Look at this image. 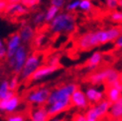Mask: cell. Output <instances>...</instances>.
<instances>
[{
	"instance_id": "1",
	"label": "cell",
	"mask_w": 122,
	"mask_h": 121,
	"mask_svg": "<svg viewBox=\"0 0 122 121\" xmlns=\"http://www.w3.org/2000/svg\"><path fill=\"white\" fill-rule=\"evenodd\" d=\"M78 88L75 82H69L51 89L46 109L50 117L59 116L71 107V95Z\"/></svg>"
},
{
	"instance_id": "2",
	"label": "cell",
	"mask_w": 122,
	"mask_h": 121,
	"mask_svg": "<svg viewBox=\"0 0 122 121\" xmlns=\"http://www.w3.org/2000/svg\"><path fill=\"white\" fill-rule=\"evenodd\" d=\"M120 34L121 33L118 27L89 31L78 37L76 40V45L78 49L81 51H89L98 46L114 42Z\"/></svg>"
},
{
	"instance_id": "3",
	"label": "cell",
	"mask_w": 122,
	"mask_h": 121,
	"mask_svg": "<svg viewBox=\"0 0 122 121\" xmlns=\"http://www.w3.org/2000/svg\"><path fill=\"white\" fill-rule=\"evenodd\" d=\"M49 30L55 34H71L76 30V18L69 12H60L49 23Z\"/></svg>"
},
{
	"instance_id": "4",
	"label": "cell",
	"mask_w": 122,
	"mask_h": 121,
	"mask_svg": "<svg viewBox=\"0 0 122 121\" xmlns=\"http://www.w3.org/2000/svg\"><path fill=\"white\" fill-rule=\"evenodd\" d=\"M51 89L47 86H38L30 89L24 96V100L30 107L45 106L50 95Z\"/></svg>"
},
{
	"instance_id": "5",
	"label": "cell",
	"mask_w": 122,
	"mask_h": 121,
	"mask_svg": "<svg viewBox=\"0 0 122 121\" xmlns=\"http://www.w3.org/2000/svg\"><path fill=\"white\" fill-rule=\"evenodd\" d=\"M42 59H43V56L39 53H33L31 55H28V58L26 60L25 64H24V66L20 72V75L18 76L21 81H29L31 78L34 72L42 66Z\"/></svg>"
},
{
	"instance_id": "6",
	"label": "cell",
	"mask_w": 122,
	"mask_h": 121,
	"mask_svg": "<svg viewBox=\"0 0 122 121\" xmlns=\"http://www.w3.org/2000/svg\"><path fill=\"white\" fill-rule=\"evenodd\" d=\"M27 58H28V50L26 49L25 46L22 45L19 49L17 50L15 55L11 59L8 60V65L11 68L12 71L14 72L15 76L20 75V72L23 69L24 64H25Z\"/></svg>"
},
{
	"instance_id": "7",
	"label": "cell",
	"mask_w": 122,
	"mask_h": 121,
	"mask_svg": "<svg viewBox=\"0 0 122 121\" xmlns=\"http://www.w3.org/2000/svg\"><path fill=\"white\" fill-rule=\"evenodd\" d=\"M21 104L22 98L17 93H15L13 96H11L9 98L0 100V113L9 115V114L18 112Z\"/></svg>"
},
{
	"instance_id": "8",
	"label": "cell",
	"mask_w": 122,
	"mask_h": 121,
	"mask_svg": "<svg viewBox=\"0 0 122 121\" xmlns=\"http://www.w3.org/2000/svg\"><path fill=\"white\" fill-rule=\"evenodd\" d=\"M71 106H74L78 110H86L89 107V102L86 99L84 91L77 88L76 91L71 95Z\"/></svg>"
},
{
	"instance_id": "9",
	"label": "cell",
	"mask_w": 122,
	"mask_h": 121,
	"mask_svg": "<svg viewBox=\"0 0 122 121\" xmlns=\"http://www.w3.org/2000/svg\"><path fill=\"white\" fill-rule=\"evenodd\" d=\"M27 118L29 121H49L50 115L46 109V106H35L29 108Z\"/></svg>"
},
{
	"instance_id": "10",
	"label": "cell",
	"mask_w": 122,
	"mask_h": 121,
	"mask_svg": "<svg viewBox=\"0 0 122 121\" xmlns=\"http://www.w3.org/2000/svg\"><path fill=\"white\" fill-rule=\"evenodd\" d=\"M21 46H22V41H21L19 34L18 33L11 34L7 40V43H6V51H7L6 58H7V60L13 57L15 55V53L17 52V50Z\"/></svg>"
},
{
	"instance_id": "11",
	"label": "cell",
	"mask_w": 122,
	"mask_h": 121,
	"mask_svg": "<svg viewBox=\"0 0 122 121\" xmlns=\"http://www.w3.org/2000/svg\"><path fill=\"white\" fill-rule=\"evenodd\" d=\"M105 99L108 100L110 103L117 101L119 98L122 97V84L117 81L113 83L112 86H108L105 88L104 91Z\"/></svg>"
},
{
	"instance_id": "12",
	"label": "cell",
	"mask_w": 122,
	"mask_h": 121,
	"mask_svg": "<svg viewBox=\"0 0 122 121\" xmlns=\"http://www.w3.org/2000/svg\"><path fill=\"white\" fill-rule=\"evenodd\" d=\"M59 68L60 66H50V65H43L34 72L30 80H31L32 81H42V80H44L45 77L53 75L55 71H57L59 70Z\"/></svg>"
},
{
	"instance_id": "13",
	"label": "cell",
	"mask_w": 122,
	"mask_h": 121,
	"mask_svg": "<svg viewBox=\"0 0 122 121\" xmlns=\"http://www.w3.org/2000/svg\"><path fill=\"white\" fill-rule=\"evenodd\" d=\"M84 94L86 96V99L89 102V104H96L102 99H104V91L99 89L96 86H89L85 89Z\"/></svg>"
},
{
	"instance_id": "14",
	"label": "cell",
	"mask_w": 122,
	"mask_h": 121,
	"mask_svg": "<svg viewBox=\"0 0 122 121\" xmlns=\"http://www.w3.org/2000/svg\"><path fill=\"white\" fill-rule=\"evenodd\" d=\"M107 69H108V66L99 69V70H96L89 75L88 81L92 84V86L105 84L106 77H107Z\"/></svg>"
},
{
	"instance_id": "15",
	"label": "cell",
	"mask_w": 122,
	"mask_h": 121,
	"mask_svg": "<svg viewBox=\"0 0 122 121\" xmlns=\"http://www.w3.org/2000/svg\"><path fill=\"white\" fill-rule=\"evenodd\" d=\"M109 121H118L122 119V97L110 104L107 117Z\"/></svg>"
},
{
	"instance_id": "16",
	"label": "cell",
	"mask_w": 122,
	"mask_h": 121,
	"mask_svg": "<svg viewBox=\"0 0 122 121\" xmlns=\"http://www.w3.org/2000/svg\"><path fill=\"white\" fill-rule=\"evenodd\" d=\"M18 34H19L20 38H21V41H22V44H28L30 43V42H32L35 38V29L31 26L29 25V24H25V25H23L19 32H18Z\"/></svg>"
},
{
	"instance_id": "17",
	"label": "cell",
	"mask_w": 122,
	"mask_h": 121,
	"mask_svg": "<svg viewBox=\"0 0 122 121\" xmlns=\"http://www.w3.org/2000/svg\"><path fill=\"white\" fill-rule=\"evenodd\" d=\"M102 59H103L102 53L98 51L92 53L86 62V69L89 71H94L96 70H98V66L102 62Z\"/></svg>"
},
{
	"instance_id": "18",
	"label": "cell",
	"mask_w": 122,
	"mask_h": 121,
	"mask_svg": "<svg viewBox=\"0 0 122 121\" xmlns=\"http://www.w3.org/2000/svg\"><path fill=\"white\" fill-rule=\"evenodd\" d=\"M110 104H111L110 102L104 98L101 101H99L98 103H96L94 105H91V106L94 108V110L96 111L97 115L99 116V118L101 120H103V119H105L108 115V111H109V108H110Z\"/></svg>"
},
{
	"instance_id": "19",
	"label": "cell",
	"mask_w": 122,
	"mask_h": 121,
	"mask_svg": "<svg viewBox=\"0 0 122 121\" xmlns=\"http://www.w3.org/2000/svg\"><path fill=\"white\" fill-rule=\"evenodd\" d=\"M5 12L9 15H13V16H21L24 14H27L29 12V9L25 7L24 5L21 3H11L8 4L7 7L5 9Z\"/></svg>"
},
{
	"instance_id": "20",
	"label": "cell",
	"mask_w": 122,
	"mask_h": 121,
	"mask_svg": "<svg viewBox=\"0 0 122 121\" xmlns=\"http://www.w3.org/2000/svg\"><path fill=\"white\" fill-rule=\"evenodd\" d=\"M119 81V71L113 68L108 66L107 69V77L105 81V86H112L113 83Z\"/></svg>"
},
{
	"instance_id": "21",
	"label": "cell",
	"mask_w": 122,
	"mask_h": 121,
	"mask_svg": "<svg viewBox=\"0 0 122 121\" xmlns=\"http://www.w3.org/2000/svg\"><path fill=\"white\" fill-rule=\"evenodd\" d=\"M15 93L16 92L10 90L8 81H3L0 82V100L9 98L11 96H13Z\"/></svg>"
},
{
	"instance_id": "22",
	"label": "cell",
	"mask_w": 122,
	"mask_h": 121,
	"mask_svg": "<svg viewBox=\"0 0 122 121\" xmlns=\"http://www.w3.org/2000/svg\"><path fill=\"white\" fill-rule=\"evenodd\" d=\"M59 13H60V9L54 7V6H50L48 8V10L45 12V22L50 23L52 20L55 19V17Z\"/></svg>"
},
{
	"instance_id": "23",
	"label": "cell",
	"mask_w": 122,
	"mask_h": 121,
	"mask_svg": "<svg viewBox=\"0 0 122 121\" xmlns=\"http://www.w3.org/2000/svg\"><path fill=\"white\" fill-rule=\"evenodd\" d=\"M84 116L86 121H101V119L99 118V116L97 115L96 111L94 110V108L92 106H89L86 111L84 113Z\"/></svg>"
},
{
	"instance_id": "24",
	"label": "cell",
	"mask_w": 122,
	"mask_h": 121,
	"mask_svg": "<svg viewBox=\"0 0 122 121\" xmlns=\"http://www.w3.org/2000/svg\"><path fill=\"white\" fill-rule=\"evenodd\" d=\"M6 120L7 121H27V114L23 113V112H15L9 114L6 116Z\"/></svg>"
},
{
	"instance_id": "25",
	"label": "cell",
	"mask_w": 122,
	"mask_h": 121,
	"mask_svg": "<svg viewBox=\"0 0 122 121\" xmlns=\"http://www.w3.org/2000/svg\"><path fill=\"white\" fill-rule=\"evenodd\" d=\"M78 9L83 12H90L92 9V2L91 0H80Z\"/></svg>"
},
{
	"instance_id": "26",
	"label": "cell",
	"mask_w": 122,
	"mask_h": 121,
	"mask_svg": "<svg viewBox=\"0 0 122 121\" xmlns=\"http://www.w3.org/2000/svg\"><path fill=\"white\" fill-rule=\"evenodd\" d=\"M45 22V12H38L34 15L33 23L36 26H40Z\"/></svg>"
},
{
	"instance_id": "27",
	"label": "cell",
	"mask_w": 122,
	"mask_h": 121,
	"mask_svg": "<svg viewBox=\"0 0 122 121\" xmlns=\"http://www.w3.org/2000/svg\"><path fill=\"white\" fill-rule=\"evenodd\" d=\"M109 18L115 23H122V11H111V13L109 14Z\"/></svg>"
},
{
	"instance_id": "28",
	"label": "cell",
	"mask_w": 122,
	"mask_h": 121,
	"mask_svg": "<svg viewBox=\"0 0 122 121\" xmlns=\"http://www.w3.org/2000/svg\"><path fill=\"white\" fill-rule=\"evenodd\" d=\"M19 82H20V78H19L18 76H14L10 81H8L10 90L16 92V89L18 88V86H19Z\"/></svg>"
},
{
	"instance_id": "29",
	"label": "cell",
	"mask_w": 122,
	"mask_h": 121,
	"mask_svg": "<svg viewBox=\"0 0 122 121\" xmlns=\"http://www.w3.org/2000/svg\"><path fill=\"white\" fill-rule=\"evenodd\" d=\"M46 39H47L46 35L40 33L37 36H35V38H34L33 41H34V44H35L36 47H41L43 44H44V42L46 41Z\"/></svg>"
},
{
	"instance_id": "30",
	"label": "cell",
	"mask_w": 122,
	"mask_h": 121,
	"mask_svg": "<svg viewBox=\"0 0 122 121\" xmlns=\"http://www.w3.org/2000/svg\"><path fill=\"white\" fill-rule=\"evenodd\" d=\"M78 6H80V0H74V1L70 2L66 6V12L71 13V12H74L76 9H78Z\"/></svg>"
},
{
	"instance_id": "31",
	"label": "cell",
	"mask_w": 122,
	"mask_h": 121,
	"mask_svg": "<svg viewBox=\"0 0 122 121\" xmlns=\"http://www.w3.org/2000/svg\"><path fill=\"white\" fill-rule=\"evenodd\" d=\"M39 2H40V0H21L20 3L29 9V8L35 7L36 5L39 4Z\"/></svg>"
},
{
	"instance_id": "32",
	"label": "cell",
	"mask_w": 122,
	"mask_h": 121,
	"mask_svg": "<svg viewBox=\"0 0 122 121\" xmlns=\"http://www.w3.org/2000/svg\"><path fill=\"white\" fill-rule=\"evenodd\" d=\"M106 2V6L109 10L111 11H115L118 8V3H119V0H105Z\"/></svg>"
},
{
	"instance_id": "33",
	"label": "cell",
	"mask_w": 122,
	"mask_h": 121,
	"mask_svg": "<svg viewBox=\"0 0 122 121\" xmlns=\"http://www.w3.org/2000/svg\"><path fill=\"white\" fill-rule=\"evenodd\" d=\"M7 51H6V45L4 42L0 39V60H3L6 58Z\"/></svg>"
},
{
	"instance_id": "34",
	"label": "cell",
	"mask_w": 122,
	"mask_h": 121,
	"mask_svg": "<svg viewBox=\"0 0 122 121\" xmlns=\"http://www.w3.org/2000/svg\"><path fill=\"white\" fill-rule=\"evenodd\" d=\"M48 65L50 66H60V56L59 55H55L53 57H51L50 60H49Z\"/></svg>"
},
{
	"instance_id": "35",
	"label": "cell",
	"mask_w": 122,
	"mask_h": 121,
	"mask_svg": "<svg viewBox=\"0 0 122 121\" xmlns=\"http://www.w3.org/2000/svg\"><path fill=\"white\" fill-rule=\"evenodd\" d=\"M66 0H51V6H54L58 9H61L65 5Z\"/></svg>"
},
{
	"instance_id": "36",
	"label": "cell",
	"mask_w": 122,
	"mask_h": 121,
	"mask_svg": "<svg viewBox=\"0 0 122 121\" xmlns=\"http://www.w3.org/2000/svg\"><path fill=\"white\" fill-rule=\"evenodd\" d=\"M114 46H115L116 49L122 50V34H120L118 36V38L114 41Z\"/></svg>"
},
{
	"instance_id": "37",
	"label": "cell",
	"mask_w": 122,
	"mask_h": 121,
	"mask_svg": "<svg viewBox=\"0 0 122 121\" xmlns=\"http://www.w3.org/2000/svg\"><path fill=\"white\" fill-rule=\"evenodd\" d=\"M74 121H86V119H85L84 114L77 113V114H76L75 117H74Z\"/></svg>"
},
{
	"instance_id": "38",
	"label": "cell",
	"mask_w": 122,
	"mask_h": 121,
	"mask_svg": "<svg viewBox=\"0 0 122 121\" xmlns=\"http://www.w3.org/2000/svg\"><path fill=\"white\" fill-rule=\"evenodd\" d=\"M8 3L5 1V0H0V13H2V12H5V9L7 7Z\"/></svg>"
},
{
	"instance_id": "39",
	"label": "cell",
	"mask_w": 122,
	"mask_h": 121,
	"mask_svg": "<svg viewBox=\"0 0 122 121\" xmlns=\"http://www.w3.org/2000/svg\"><path fill=\"white\" fill-rule=\"evenodd\" d=\"M5 1L8 4H11V3H20L21 0H5Z\"/></svg>"
},
{
	"instance_id": "40",
	"label": "cell",
	"mask_w": 122,
	"mask_h": 121,
	"mask_svg": "<svg viewBox=\"0 0 122 121\" xmlns=\"http://www.w3.org/2000/svg\"><path fill=\"white\" fill-rule=\"evenodd\" d=\"M119 82L122 84V71H119Z\"/></svg>"
},
{
	"instance_id": "41",
	"label": "cell",
	"mask_w": 122,
	"mask_h": 121,
	"mask_svg": "<svg viewBox=\"0 0 122 121\" xmlns=\"http://www.w3.org/2000/svg\"><path fill=\"white\" fill-rule=\"evenodd\" d=\"M118 8H121V10H122V0H119V3H118Z\"/></svg>"
},
{
	"instance_id": "42",
	"label": "cell",
	"mask_w": 122,
	"mask_h": 121,
	"mask_svg": "<svg viewBox=\"0 0 122 121\" xmlns=\"http://www.w3.org/2000/svg\"><path fill=\"white\" fill-rule=\"evenodd\" d=\"M118 28H119V30H120V33L122 34V25H121V26H119Z\"/></svg>"
},
{
	"instance_id": "43",
	"label": "cell",
	"mask_w": 122,
	"mask_h": 121,
	"mask_svg": "<svg viewBox=\"0 0 122 121\" xmlns=\"http://www.w3.org/2000/svg\"><path fill=\"white\" fill-rule=\"evenodd\" d=\"M118 121H122V119H121V120H118Z\"/></svg>"
}]
</instances>
